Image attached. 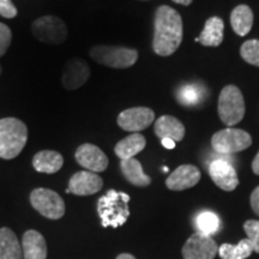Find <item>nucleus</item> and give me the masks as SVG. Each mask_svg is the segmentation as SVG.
Segmentation results:
<instances>
[{
	"label": "nucleus",
	"mask_w": 259,
	"mask_h": 259,
	"mask_svg": "<svg viewBox=\"0 0 259 259\" xmlns=\"http://www.w3.org/2000/svg\"><path fill=\"white\" fill-rule=\"evenodd\" d=\"M153 50L157 56L169 57L181 45L184 36L183 19L177 10L162 5L155 14Z\"/></svg>",
	"instance_id": "1"
},
{
	"label": "nucleus",
	"mask_w": 259,
	"mask_h": 259,
	"mask_svg": "<svg viewBox=\"0 0 259 259\" xmlns=\"http://www.w3.org/2000/svg\"><path fill=\"white\" fill-rule=\"evenodd\" d=\"M28 141V127L17 118L0 119V157L12 160L22 153Z\"/></svg>",
	"instance_id": "2"
},
{
	"label": "nucleus",
	"mask_w": 259,
	"mask_h": 259,
	"mask_svg": "<svg viewBox=\"0 0 259 259\" xmlns=\"http://www.w3.org/2000/svg\"><path fill=\"white\" fill-rule=\"evenodd\" d=\"M130 196L127 193L109 190L97 202V212L101 219L102 226L118 228L127 221Z\"/></svg>",
	"instance_id": "3"
},
{
	"label": "nucleus",
	"mask_w": 259,
	"mask_h": 259,
	"mask_svg": "<svg viewBox=\"0 0 259 259\" xmlns=\"http://www.w3.org/2000/svg\"><path fill=\"white\" fill-rule=\"evenodd\" d=\"M219 116L223 124L232 127L245 116V100L236 85H226L219 97Z\"/></svg>",
	"instance_id": "4"
},
{
	"label": "nucleus",
	"mask_w": 259,
	"mask_h": 259,
	"mask_svg": "<svg viewBox=\"0 0 259 259\" xmlns=\"http://www.w3.org/2000/svg\"><path fill=\"white\" fill-rule=\"evenodd\" d=\"M90 57L96 63L112 69H127L136 64L138 52L126 47L95 46L90 51Z\"/></svg>",
	"instance_id": "5"
},
{
	"label": "nucleus",
	"mask_w": 259,
	"mask_h": 259,
	"mask_svg": "<svg viewBox=\"0 0 259 259\" xmlns=\"http://www.w3.org/2000/svg\"><path fill=\"white\" fill-rule=\"evenodd\" d=\"M252 144V137L248 132L240 128L220 130L212 136L211 147L216 153L235 154L244 151Z\"/></svg>",
	"instance_id": "6"
},
{
	"label": "nucleus",
	"mask_w": 259,
	"mask_h": 259,
	"mask_svg": "<svg viewBox=\"0 0 259 259\" xmlns=\"http://www.w3.org/2000/svg\"><path fill=\"white\" fill-rule=\"evenodd\" d=\"M34 36L47 45H61L67 38L66 24L56 16H44L31 25Z\"/></svg>",
	"instance_id": "7"
},
{
	"label": "nucleus",
	"mask_w": 259,
	"mask_h": 259,
	"mask_svg": "<svg viewBox=\"0 0 259 259\" xmlns=\"http://www.w3.org/2000/svg\"><path fill=\"white\" fill-rule=\"evenodd\" d=\"M30 203L32 208L50 220H59L65 213L63 198L50 189H35L30 193Z\"/></svg>",
	"instance_id": "8"
},
{
	"label": "nucleus",
	"mask_w": 259,
	"mask_h": 259,
	"mask_svg": "<svg viewBox=\"0 0 259 259\" xmlns=\"http://www.w3.org/2000/svg\"><path fill=\"white\" fill-rule=\"evenodd\" d=\"M219 253V246L210 235L197 232L187 239L183 247L184 259H213Z\"/></svg>",
	"instance_id": "9"
},
{
	"label": "nucleus",
	"mask_w": 259,
	"mask_h": 259,
	"mask_svg": "<svg viewBox=\"0 0 259 259\" xmlns=\"http://www.w3.org/2000/svg\"><path fill=\"white\" fill-rule=\"evenodd\" d=\"M155 120V113L148 107H134L122 111L116 122L124 131L139 134V131L148 128Z\"/></svg>",
	"instance_id": "10"
},
{
	"label": "nucleus",
	"mask_w": 259,
	"mask_h": 259,
	"mask_svg": "<svg viewBox=\"0 0 259 259\" xmlns=\"http://www.w3.org/2000/svg\"><path fill=\"white\" fill-rule=\"evenodd\" d=\"M89 76L90 69L88 64L79 58H72L65 65L61 83L66 90H76L87 83Z\"/></svg>",
	"instance_id": "11"
},
{
	"label": "nucleus",
	"mask_w": 259,
	"mask_h": 259,
	"mask_svg": "<svg viewBox=\"0 0 259 259\" xmlns=\"http://www.w3.org/2000/svg\"><path fill=\"white\" fill-rule=\"evenodd\" d=\"M74 156H76V160L80 166L93 171V173L103 171L108 167V157L106 156V154L101 149L94 144H82L76 150Z\"/></svg>",
	"instance_id": "12"
},
{
	"label": "nucleus",
	"mask_w": 259,
	"mask_h": 259,
	"mask_svg": "<svg viewBox=\"0 0 259 259\" xmlns=\"http://www.w3.org/2000/svg\"><path fill=\"white\" fill-rule=\"evenodd\" d=\"M102 186L103 180L101 177L93 171L83 170L71 177L66 193H73L76 196H90L101 191Z\"/></svg>",
	"instance_id": "13"
},
{
	"label": "nucleus",
	"mask_w": 259,
	"mask_h": 259,
	"mask_svg": "<svg viewBox=\"0 0 259 259\" xmlns=\"http://www.w3.org/2000/svg\"><path fill=\"white\" fill-rule=\"evenodd\" d=\"M209 176L220 189L227 192L234 191L239 185L238 174L229 162L226 160H215L209 166Z\"/></svg>",
	"instance_id": "14"
},
{
	"label": "nucleus",
	"mask_w": 259,
	"mask_h": 259,
	"mask_svg": "<svg viewBox=\"0 0 259 259\" xmlns=\"http://www.w3.org/2000/svg\"><path fill=\"white\" fill-rule=\"evenodd\" d=\"M200 180V171L192 164H183L178 167L167 178L166 185L171 191H184L196 186Z\"/></svg>",
	"instance_id": "15"
},
{
	"label": "nucleus",
	"mask_w": 259,
	"mask_h": 259,
	"mask_svg": "<svg viewBox=\"0 0 259 259\" xmlns=\"http://www.w3.org/2000/svg\"><path fill=\"white\" fill-rule=\"evenodd\" d=\"M155 135L160 139L170 138L174 142L183 141L185 137V126L179 119L171 115H162L155 121L154 125Z\"/></svg>",
	"instance_id": "16"
},
{
	"label": "nucleus",
	"mask_w": 259,
	"mask_h": 259,
	"mask_svg": "<svg viewBox=\"0 0 259 259\" xmlns=\"http://www.w3.org/2000/svg\"><path fill=\"white\" fill-rule=\"evenodd\" d=\"M23 259H46L47 245L41 233L37 231H28L24 233L22 240Z\"/></svg>",
	"instance_id": "17"
},
{
	"label": "nucleus",
	"mask_w": 259,
	"mask_h": 259,
	"mask_svg": "<svg viewBox=\"0 0 259 259\" xmlns=\"http://www.w3.org/2000/svg\"><path fill=\"white\" fill-rule=\"evenodd\" d=\"M64 164L63 155L53 150H42L32 158V166L40 173L53 174L61 169Z\"/></svg>",
	"instance_id": "18"
},
{
	"label": "nucleus",
	"mask_w": 259,
	"mask_h": 259,
	"mask_svg": "<svg viewBox=\"0 0 259 259\" xmlns=\"http://www.w3.org/2000/svg\"><path fill=\"white\" fill-rule=\"evenodd\" d=\"M145 145H147V139L144 138L143 135L131 134L115 145L114 151L120 160H128V158H134L136 155L144 150Z\"/></svg>",
	"instance_id": "19"
},
{
	"label": "nucleus",
	"mask_w": 259,
	"mask_h": 259,
	"mask_svg": "<svg viewBox=\"0 0 259 259\" xmlns=\"http://www.w3.org/2000/svg\"><path fill=\"white\" fill-rule=\"evenodd\" d=\"M225 24L220 17H211L205 22L203 31L198 36L199 42L206 47H218L223 41Z\"/></svg>",
	"instance_id": "20"
},
{
	"label": "nucleus",
	"mask_w": 259,
	"mask_h": 259,
	"mask_svg": "<svg viewBox=\"0 0 259 259\" xmlns=\"http://www.w3.org/2000/svg\"><path fill=\"white\" fill-rule=\"evenodd\" d=\"M0 259H23V250L11 229L0 228Z\"/></svg>",
	"instance_id": "21"
},
{
	"label": "nucleus",
	"mask_w": 259,
	"mask_h": 259,
	"mask_svg": "<svg viewBox=\"0 0 259 259\" xmlns=\"http://www.w3.org/2000/svg\"><path fill=\"white\" fill-rule=\"evenodd\" d=\"M120 168L122 174L128 183L138 187H144L151 184L150 177L144 173L141 162L136 158H128V160H121Z\"/></svg>",
	"instance_id": "22"
},
{
	"label": "nucleus",
	"mask_w": 259,
	"mask_h": 259,
	"mask_svg": "<svg viewBox=\"0 0 259 259\" xmlns=\"http://www.w3.org/2000/svg\"><path fill=\"white\" fill-rule=\"evenodd\" d=\"M231 24L233 30L239 36H245L251 31L253 25V12L247 5H239L231 14Z\"/></svg>",
	"instance_id": "23"
},
{
	"label": "nucleus",
	"mask_w": 259,
	"mask_h": 259,
	"mask_svg": "<svg viewBox=\"0 0 259 259\" xmlns=\"http://www.w3.org/2000/svg\"><path fill=\"white\" fill-rule=\"evenodd\" d=\"M252 252L253 248L247 239H242L238 245L223 244L219 247V254L222 259H246Z\"/></svg>",
	"instance_id": "24"
},
{
	"label": "nucleus",
	"mask_w": 259,
	"mask_h": 259,
	"mask_svg": "<svg viewBox=\"0 0 259 259\" xmlns=\"http://www.w3.org/2000/svg\"><path fill=\"white\" fill-rule=\"evenodd\" d=\"M203 85L198 84H186L183 85L177 93V99L183 106H196L203 100L204 96Z\"/></svg>",
	"instance_id": "25"
},
{
	"label": "nucleus",
	"mask_w": 259,
	"mask_h": 259,
	"mask_svg": "<svg viewBox=\"0 0 259 259\" xmlns=\"http://www.w3.org/2000/svg\"><path fill=\"white\" fill-rule=\"evenodd\" d=\"M197 227H198L200 233L211 236L220 228L219 216L211 211H204L199 213L198 218H197Z\"/></svg>",
	"instance_id": "26"
},
{
	"label": "nucleus",
	"mask_w": 259,
	"mask_h": 259,
	"mask_svg": "<svg viewBox=\"0 0 259 259\" xmlns=\"http://www.w3.org/2000/svg\"><path fill=\"white\" fill-rule=\"evenodd\" d=\"M240 56L246 63L259 67V40H248L240 47Z\"/></svg>",
	"instance_id": "27"
},
{
	"label": "nucleus",
	"mask_w": 259,
	"mask_h": 259,
	"mask_svg": "<svg viewBox=\"0 0 259 259\" xmlns=\"http://www.w3.org/2000/svg\"><path fill=\"white\" fill-rule=\"evenodd\" d=\"M244 229L246 235H247V240L250 241L253 251L259 253V221L248 220V221L245 222Z\"/></svg>",
	"instance_id": "28"
},
{
	"label": "nucleus",
	"mask_w": 259,
	"mask_h": 259,
	"mask_svg": "<svg viewBox=\"0 0 259 259\" xmlns=\"http://www.w3.org/2000/svg\"><path fill=\"white\" fill-rule=\"evenodd\" d=\"M12 41V32L8 25L0 23V58L8 52Z\"/></svg>",
	"instance_id": "29"
},
{
	"label": "nucleus",
	"mask_w": 259,
	"mask_h": 259,
	"mask_svg": "<svg viewBox=\"0 0 259 259\" xmlns=\"http://www.w3.org/2000/svg\"><path fill=\"white\" fill-rule=\"evenodd\" d=\"M0 16L9 19L17 16V9L11 0H0Z\"/></svg>",
	"instance_id": "30"
},
{
	"label": "nucleus",
	"mask_w": 259,
	"mask_h": 259,
	"mask_svg": "<svg viewBox=\"0 0 259 259\" xmlns=\"http://www.w3.org/2000/svg\"><path fill=\"white\" fill-rule=\"evenodd\" d=\"M251 206L253 211L259 216V186L255 187L253 192L251 194Z\"/></svg>",
	"instance_id": "31"
},
{
	"label": "nucleus",
	"mask_w": 259,
	"mask_h": 259,
	"mask_svg": "<svg viewBox=\"0 0 259 259\" xmlns=\"http://www.w3.org/2000/svg\"><path fill=\"white\" fill-rule=\"evenodd\" d=\"M161 144L166 149H174L176 148V142L170 138H163L161 139Z\"/></svg>",
	"instance_id": "32"
},
{
	"label": "nucleus",
	"mask_w": 259,
	"mask_h": 259,
	"mask_svg": "<svg viewBox=\"0 0 259 259\" xmlns=\"http://www.w3.org/2000/svg\"><path fill=\"white\" fill-rule=\"evenodd\" d=\"M252 170H253L254 174L259 176V151L253 158V162H252Z\"/></svg>",
	"instance_id": "33"
},
{
	"label": "nucleus",
	"mask_w": 259,
	"mask_h": 259,
	"mask_svg": "<svg viewBox=\"0 0 259 259\" xmlns=\"http://www.w3.org/2000/svg\"><path fill=\"white\" fill-rule=\"evenodd\" d=\"M174 3H177V4H181V5H185V6H189L191 3H192V0H173Z\"/></svg>",
	"instance_id": "34"
},
{
	"label": "nucleus",
	"mask_w": 259,
	"mask_h": 259,
	"mask_svg": "<svg viewBox=\"0 0 259 259\" xmlns=\"http://www.w3.org/2000/svg\"><path fill=\"white\" fill-rule=\"evenodd\" d=\"M116 259H136L134 255L132 254H128V253H122V254H119Z\"/></svg>",
	"instance_id": "35"
},
{
	"label": "nucleus",
	"mask_w": 259,
	"mask_h": 259,
	"mask_svg": "<svg viewBox=\"0 0 259 259\" xmlns=\"http://www.w3.org/2000/svg\"><path fill=\"white\" fill-rule=\"evenodd\" d=\"M0 74H2V67H0Z\"/></svg>",
	"instance_id": "36"
}]
</instances>
